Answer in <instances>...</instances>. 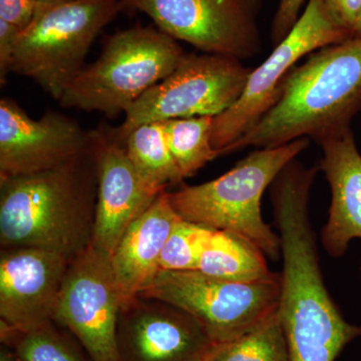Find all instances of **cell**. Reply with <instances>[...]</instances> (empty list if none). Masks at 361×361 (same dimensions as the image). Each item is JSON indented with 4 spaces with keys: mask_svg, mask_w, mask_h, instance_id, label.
I'll use <instances>...</instances> for the list:
<instances>
[{
    "mask_svg": "<svg viewBox=\"0 0 361 361\" xmlns=\"http://www.w3.org/2000/svg\"><path fill=\"white\" fill-rule=\"evenodd\" d=\"M90 148V132L65 115L30 118L16 102L0 101V180L59 167Z\"/></svg>",
    "mask_w": 361,
    "mask_h": 361,
    "instance_id": "cell-14",
    "label": "cell"
},
{
    "mask_svg": "<svg viewBox=\"0 0 361 361\" xmlns=\"http://www.w3.org/2000/svg\"><path fill=\"white\" fill-rule=\"evenodd\" d=\"M318 171V166L307 167L296 158L270 186L283 261L278 314L290 361H336L349 342L361 336V326L343 317L323 280L310 215Z\"/></svg>",
    "mask_w": 361,
    "mask_h": 361,
    "instance_id": "cell-1",
    "label": "cell"
},
{
    "mask_svg": "<svg viewBox=\"0 0 361 361\" xmlns=\"http://www.w3.org/2000/svg\"><path fill=\"white\" fill-rule=\"evenodd\" d=\"M179 219L165 191L123 233L110 258L123 304L158 272L161 251Z\"/></svg>",
    "mask_w": 361,
    "mask_h": 361,
    "instance_id": "cell-17",
    "label": "cell"
},
{
    "mask_svg": "<svg viewBox=\"0 0 361 361\" xmlns=\"http://www.w3.org/2000/svg\"><path fill=\"white\" fill-rule=\"evenodd\" d=\"M360 273H361V263H360Z\"/></svg>",
    "mask_w": 361,
    "mask_h": 361,
    "instance_id": "cell-31",
    "label": "cell"
},
{
    "mask_svg": "<svg viewBox=\"0 0 361 361\" xmlns=\"http://www.w3.org/2000/svg\"><path fill=\"white\" fill-rule=\"evenodd\" d=\"M350 37L332 18L322 0H308L290 32L252 70L238 101L213 118L212 145L220 156L274 106L284 78L301 59Z\"/></svg>",
    "mask_w": 361,
    "mask_h": 361,
    "instance_id": "cell-9",
    "label": "cell"
},
{
    "mask_svg": "<svg viewBox=\"0 0 361 361\" xmlns=\"http://www.w3.org/2000/svg\"><path fill=\"white\" fill-rule=\"evenodd\" d=\"M281 275L254 282H237L198 270H160L137 296L171 304L194 317L217 344L257 326L276 313Z\"/></svg>",
    "mask_w": 361,
    "mask_h": 361,
    "instance_id": "cell-7",
    "label": "cell"
},
{
    "mask_svg": "<svg viewBox=\"0 0 361 361\" xmlns=\"http://www.w3.org/2000/svg\"><path fill=\"white\" fill-rule=\"evenodd\" d=\"M90 144L97 177L90 246L111 258L128 227L161 193L142 182L115 128L101 125L90 130Z\"/></svg>",
    "mask_w": 361,
    "mask_h": 361,
    "instance_id": "cell-13",
    "label": "cell"
},
{
    "mask_svg": "<svg viewBox=\"0 0 361 361\" xmlns=\"http://www.w3.org/2000/svg\"><path fill=\"white\" fill-rule=\"evenodd\" d=\"M197 270L220 279L254 282L277 274L268 267L264 252L231 232L209 228Z\"/></svg>",
    "mask_w": 361,
    "mask_h": 361,
    "instance_id": "cell-18",
    "label": "cell"
},
{
    "mask_svg": "<svg viewBox=\"0 0 361 361\" xmlns=\"http://www.w3.org/2000/svg\"><path fill=\"white\" fill-rule=\"evenodd\" d=\"M123 297L110 258L89 246L71 260L54 323L77 338L92 361H120L118 324Z\"/></svg>",
    "mask_w": 361,
    "mask_h": 361,
    "instance_id": "cell-11",
    "label": "cell"
},
{
    "mask_svg": "<svg viewBox=\"0 0 361 361\" xmlns=\"http://www.w3.org/2000/svg\"><path fill=\"white\" fill-rule=\"evenodd\" d=\"M213 118L195 116L163 122L169 148L184 179L220 156L212 145Z\"/></svg>",
    "mask_w": 361,
    "mask_h": 361,
    "instance_id": "cell-20",
    "label": "cell"
},
{
    "mask_svg": "<svg viewBox=\"0 0 361 361\" xmlns=\"http://www.w3.org/2000/svg\"><path fill=\"white\" fill-rule=\"evenodd\" d=\"M322 2L332 18L353 37L361 18V0H322Z\"/></svg>",
    "mask_w": 361,
    "mask_h": 361,
    "instance_id": "cell-26",
    "label": "cell"
},
{
    "mask_svg": "<svg viewBox=\"0 0 361 361\" xmlns=\"http://www.w3.org/2000/svg\"><path fill=\"white\" fill-rule=\"evenodd\" d=\"M0 361H21L18 355H16V351L13 349L7 348L6 345H2L1 350H0Z\"/></svg>",
    "mask_w": 361,
    "mask_h": 361,
    "instance_id": "cell-28",
    "label": "cell"
},
{
    "mask_svg": "<svg viewBox=\"0 0 361 361\" xmlns=\"http://www.w3.org/2000/svg\"><path fill=\"white\" fill-rule=\"evenodd\" d=\"M37 11L35 0H0V20L11 23L20 32L32 23Z\"/></svg>",
    "mask_w": 361,
    "mask_h": 361,
    "instance_id": "cell-25",
    "label": "cell"
},
{
    "mask_svg": "<svg viewBox=\"0 0 361 361\" xmlns=\"http://www.w3.org/2000/svg\"><path fill=\"white\" fill-rule=\"evenodd\" d=\"M304 0H279L271 27V39L277 45L290 32L301 14Z\"/></svg>",
    "mask_w": 361,
    "mask_h": 361,
    "instance_id": "cell-24",
    "label": "cell"
},
{
    "mask_svg": "<svg viewBox=\"0 0 361 361\" xmlns=\"http://www.w3.org/2000/svg\"><path fill=\"white\" fill-rule=\"evenodd\" d=\"M176 40L205 54L243 61L262 49L261 0H122Z\"/></svg>",
    "mask_w": 361,
    "mask_h": 361,
    "instance_id": "cell-10",
    "label": "cell"
},
{
    "mask_svg": "<svg viewBox=\"0 0 361 361\" xmlns=\"http://www.w3.org/2000/svg\"><path fill=\"white\" fill-rule=\"evenodd\" d=\"M123 144L137 174L149 189L163 193L169 186L184 182L169 148L163 122L140 126Z\"/></svg>",
    "mask_w": 361,
    "mask_h": 361,
    "instance_id": "cell-19",
    "label": "cell"
},
{
    "mask_svg": "<svg viewBox=\"0 0 361 361\" xmlns=\"http://www.w3.org/2000/svg\"><path fill=\"white\" fill-rule=\"evenodd\" d=\"M209 228L180 219L176 223L159 260V271L197 270Z\"/></svg>",
    "mask_w": 361,
    "mask_h": 361,
    "instance_id": "cell-23",
    "label": "cell"
},
{
    "mask_svg": "<svg viewBox=\"0 0 361 361\" xmlns=\"http://www.w3.org/2000/svg\"><path fill=\"white\" fill-rule=\"evenodd\" d=\"M186 52L159 28L134 26L114 33L99 58L80 71L59 103L63 108L125 113L177 68Z\"/></svg>",
    "mask_w": 361,
    "mask_h": 361,
    "instance_id": "cell-5",
    "label": "cell"
},
{
    "mask_svg": "<svg viewBox=\"0 0 361 361\" xmlns=\"http://www.w3.org/2000/svg\"><path fill=\"white\" fill-rule=\"evenodd\" d=\"M308 146L310 139L301 137L255 149L217 179L168 192L169 200L180 219L240 235L276 260L281 256L279 235L263 219L261 201L282 169Z\"/></svg>",
    "mask_w": 361,
    "mask_h": 361,
    "instance_id": "cell-4",
    "label": "cell"
},
{
    "mask_svg": "<svg viewBox=\"0 0 361 361\" xmlns=\"http://www.w3.org/2000/svg\"><path fill=\"white\" fill-rule=\"evenodd\" d=\"M361 37V18L360 23H358L357 27H356L355 35H353V37Z\"/></svg>",
    "mask_w": 361,
    "mask_h": 361,
    "instance_id": "cell-30",
    "label": "cell"
},
{
    "mask_svg": "<svg viewBox=\"0 0 361 361\" xmlns=\"http://www.w3.org/2000/svg\"><path fill=\"white\" fill-rule=\"evenodd\" d=\"M209 361H290L278 311L245 334L218 344Z\"/></svg>",
    "mask_w": 361,
    "mask_h": 361,
    "instance_id": "cell-21",
    "label": "cell"
},
{
    "mask_svg": "<svg viewBox=\"0 0 361 361\" xmlns=\"http://www.w3.org/2000/svg\"><path fill=\"white\" fill-rule=\"evenodd\" d=\"M97 194L90 144L59 167L0 180L1 249L39 248L73 259L90 245Z\"/></svg>",
    "mask_w": 361,
    "mask_h": 361,
    "instance_id": "cell-3",
    "label": "cell"
},
{
    "mask_svg": "<svg viewBox=\"0 0 361 361\" xmlns=\"http://www.w3.org/2000/svg\"><path fill=\"white\" fill-rule=\"evenodd\" d=\"M123 7L122 0H73L37 11L18 35L11 73L32 78L59 101L84 70L90 45Z\"/></svg>",
    "mask_w": 361,
    "mask_h": 361,
    "instance_id": "cell-6",
    "label": "cell"
},
{
    "mask_svg": "<svg viewBox=\"0 0 361 361\" xmlns=\"http://www.w3.org/2000/svg\"><path fill=\"white\" fill-rule=\"evenodd\" d=\"M37 4V11L47 7L58 6V4H65V2L73 1V0H35Z\"/></svg>",
    "mask_w": 361,
    "mask_h": 361,
    "instance_id": "cell-29",
    "label": "cell"
},
{
    "mask_svg": "<svg viewBox=\"0 0 361 361\" xmlns=\"http://www.w3.org/2000/svg\"><path fill=\"white\" fill-rule=\"evenodd\" d=\"M20 30L6 20H0V80L6 82L7 75L11 73L16 40Z\"/></svg>",
    "mask_w": 361,
    "mask_h": 361,
    "instance_id": "cell-27",
    "label": "cell"
},
{
    "mask_svg": "<svg viewBox=\"0 0 361 361\" xmlns=\"http://www.w3.org/2000/svg\"><path fill=\"white\" fill-rule=\"evenodd\" d=\"M71 260L44 249H1L0 322L20 331L54 322Z\"/></svg>",
    "mask_w": 361,
    "mask_h": 361,
    "instance_id": "cell-15",
    "label": "cell"
},
{
    "mask_svg": "<svg viewBox=\"0 0 361 361\" xmlns=\"http://www.w3.org/2000/svg\"><path fill=\"white\" fill-rule=\"evenodd\" d=\"M318 145L322 149L318 167L331 191L322 243L330 257L339 258L353 240L361 239V154L351 128Z\"/></svg>",
    "mask_w": 361,
    "mask_h": 361,
    "instance_id": "cell-16",
    "label": "cell"
},
{
    "mask_svg": "<svg viewBox=\"0 0 361 361\" xmlns=\"http://www.w3.org/2000/svg\"><path fill=\"white\" fill-rule=\"evenodd\" d=\"M0 338L2 345L16 351L21 361H87L54 322L20 331L0 322Z\"/></svg>",
    "mask_w": 361,
    "mask_h": 361,
    "instance_id": "cell-22",
    "label": "cell"
},
{
    "mask_svg": "<svg viewBox=\"0 0 361 361\" xmlns=\"http://www.w3.org/2000/svg\"><path fill=\"white\" fill-rule=\"evenodd\" d=\"M251 68L219 54H186L169 77L154 85L125 111L115 129L122 142L144 123L215 116L238 101Z\"/></svg>",
    "mask_w": 361,
    "mask_h": 361,
    "instance_id": "cell-8",
    "label": "cell"
},
{
    "mask_svg": "<svg viewBox=\"0 0 361 361\" xmlns=\"http://www.w3.org/2000/svg\"><path fill=\"white\" fill-rule=\"evenodd\" d=\"M361 110V37L327 45L284 78L274 106L224 154L283 146L308 137L319 142L350 129Z\"/></svg>",
    "mask_w": 361,
    "mask_h": 361,
    "instance_id": "cell-2",
    "label": "cell"
},
{
    "mask_svg": "<svg viewBox=\"0 0 361 361\" xmlns=\"http://www.w3.org/2000/svg\"><path fill=\"white\" fill-rule=\"evenodd\" d=\"M218 344L184 310L135 296L121 310L120 361H209Z\"/></svg>",
    "mask_w": 361,
    "mask_h": 361,
    "instance_id": "cell-12",
    "label": "cell"
}]
</instances>
